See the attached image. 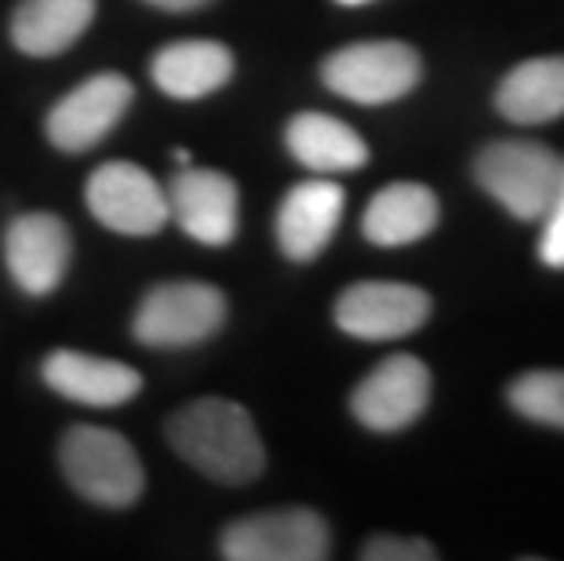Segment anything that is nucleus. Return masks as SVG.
Masks as SVG:
<instances>
[{"label": "nucleus", "instance_id": "1", "mask_svg": "<svg viewBox=\"0 0 564 561\" xmlns=\"http://www.w3.org/2000/svg\"><path fill=\"white\" fill-rule=\"evenodd\" d=\"M167 441L189 467L223 485H248L267 471L259 427L245 404L226 398L189 401L167 420Z\"/></svg>", "mask_w": 564, "mask_h": 561}, {"label": "nucleus", "instance_id": "2", "mask_svg": "<svg viewBox=\"0 0 564 561\" xmlns=\"http://www.w3.org/2000/svg\"><path fill=\"white\" fill-rule=\"evenodd\" d=\"M564 158L535 139H496L474 158V179L513 219L539 223L557 194Z\"/></svg>", "mask_w": 564, "mask_h": 561}, {"label": "nucleus", "instance_id": "3", "mask_svg": "<svg viewBox=\"0 0 564 561\" xmlns=\"http://www.w3.org/2000/svg\"><path fill=\"white\" fill-rule=\"evenodd\" d=\"M58 463L66 482L99 507H131L147 485L131 441L106 427H69L58 445Z\"/></svg>", "mask_w": 564, "mask_h": 561}, {"label": "nucleus", "instance_id": "4", "mask_svg": "<svg viewBox=\"0 0 564 561\" xmlns=\"http://www.w3.org/2000/svg\"><path fill=\"white\" fill-rule=\"evenodd\" d=\"M324 88L357 106H387L404 99L423 80V58L412 44L365 41L332 52L321 66Z\"/></svg>", "mask_w": 564, "mask_h": 561}, {"label": "nucleus", "instance_id": "5", "mask_svg": "<svg viewBox=\"0 0 564 561\" xmlns=\"http://www.w3.org/2000/svg\"><path fill=\"white\" fill-rule=\"evenodd\" d=\"M219 551L230 561H324L332 554V532L310 507L262 510L226 525Z\"/></svg>", "mask_w": 564, "mask_h": 561}, {"label": "nucleus", "instance_id": "6", "mask_svg": "<svg viewBox=\"0 0 564 561\" xmlns=\"http://www.w3.org/2000/svg\"><path fill=\"white\" fill-rule=\"evenodd\" d=\"M226 325V295L208 281H164L139 303L131 332L147 346H194Z\"/></svg>", "mask_w": 564, "mask_h": 561}, {"label": "nucleus", "instance_id": "7", "mask_svg": "<svg viewBox=\"0 0 564 561\" xmlns=\"http://www.w3.org/2000/svg\"><path fill=\"white\" fill-rule=\"evenodd\" d=\"M88 208L106 230L128 237H153L161 234L172 212H167V194L147 169L131 161L99 164L88 179Z\"/></svg>", "mask_w": 564, "mask_h": 561}, {"label": "nucleus", "instance_id": "8", "mask_svg": "<svg viewBox=\"0 0 564 561\" xmlns=\"http://www.w3.org/2000/svg\"><path fill=\"white\" fill-rule=\"evenodd\" d=\"M430 393H434L430 368L412 354H393L354 387L350 412L368 431L398 434L426 412Z\"/></svg>", "mask_w": 564, "mask_h": 561}, {"label": "nucleus", "instance_id": "9", "mask_svg": "<svg viewBox=\"0 0 564 561\" xmlns=\"http://www.w3.org/2000/svg\"><path fill=\"white\" fill-rule=\"evenodd\" d=\"M434 314V300L404 281H357L335 303V325L365 343L404 339Z\"/></svg>", "mask_w": 564, "mask_h": 561}, {"label": "nucleus", "instance_id": "10", "mask_svg": "<svg viewBox=\"0 0 564 561\" xmlns=\"http://www.w3.org/2000/svg\"><path fill=\"white\" fill-rule=\"evenodd\" d=\"M135 88L124 74H95L69 95H63L47 114V139L66 153H84L110 136L128 114Z\"/></svg>", "mask_w": 564, "mask_h": 561}, {"label": "nucleus", "instance_id": "11", "mask_svg": "<svg viewBox=\"0 0 564 561\" xmlns=\"http://www.w3.org/2000/svg\"><path fill=\"white\" fill-rule=\"evenodd\" d=\"M164 194L167 212L183 226L186 237H194V241L208 248H226L237 237V205H241V197H237V183L230 175L183 164Z\"/></svg>", "mask_w": 564, "mask_h": 561}, {"label": "nucleus", "instance_id": "12", "mask_svg": "<svg viewBox=\"0 0 564 561\" xmlns=\"http://www.w3.org/2000/svg\"><path fill=\"white\" fill-rule=\"evenodd\" d=\"M74 241H69L66 223L47 212L19 216L4 234V262L11 281L26 295L55 292L66 278Z\"/></svg>", "mask_w": 564, "mask_h": 561}, {"label": "nucleus", "instance_id": "13", "mask_svg": "<svg viewBox=\"0 0 564 561\" xmlns=\"http://www.w3.org/2000/svg\"><path fill=\"white\" fill-rule=\"evenodd\" d=\"M346 190L332 179H306L292 186L278 208V245L288 259H317L343 223Z\"/></svg>", "mask_w": 564, "mask_h": 561}, {"label": "nucleus", "instance_id": "14", "mask_svg": "<svg viewBox=\"0 0 564 561\" xmlns=\"http://www.w3.org/2000/svg\"><path fill=\"white\" fill-rule=\"evenodd\" d=\"M44 384L66 401L91 409H117L142 390V376L124 362L95 357L84 350H55L44 357Z\"/></svg>", "mask_w": 564, "mask_h": 561}, {"label": "nucleus", "instance_id": "15", "mask_svg": "<svg viewBox=\"0 0 564 561\" xmlns=\"http://www.w3.org/2000/svg\"><path fill=\"white\" fill-rule=\"evenodd\" d=\"M153 85L178 103H197L234 77V52L219 41L164 44L150 63Z\"/></svg>", "mask_w": 564, "mask_h": 561}, {"label": "nucleus", "instance_id": "16", "mask_svg": "<svg viewBox=\"0 0 564 561\" xmlns=\"http://www.w3.org/2000/svg\"><path fill=\"white\" fill-rule=\"evenodd\" d=\"M441 219L437 194L423 183H390L368 201L361 230L379 248H404L434 234Z\"/></svg>", "mask_w": 564, "mask_h": 561}, {"label": "nucleus", "instance_id": "17", "mask_svg": "<svg viewBox=\"0 0 564 561\" xmlns=\"http://www.w3.org/2000/svg\"><path fill=\"white\" fill-rule=\"evenodd\" d=\"M496 110L524 128L564 117V55H539L513 66L496 88Z\"/></svg>", "mask_w": 564, "mask_h": 561}, {"label": "nucleus", "instance_id": "18", "mask_svg": "<svg viewBox=\"0 0 564 561\" xmlns=\"http://www.w3.org/2000/svg\"><path fill=\"white\" fill-rule=\"evenodd\" d=\"M288 153L314 169L317 175H335V172H357L368 164V142L357 136L350 125H343L339 117L306 110L295 114L284 131Z\"/></svg>", "mask_w": 564, "mask_h": 561}, {"label": "nucleus", "instance_id": "19", "mask_svg": "<svg viewBox=\"0 0 564 561\" xmlns=\"http://www.w3.org/2000/svg\"><path fill=\"white\" fill-rule=\"evenodd\" d=\"M95 0H19L11 15V41L26 55H63L88 33Z\"/></svg>", "mask_w": 564, "mask_h": 561}, {"label": "nucleus", "instance_id": "20", "mask_svg": "<svg viewBox=\"0 0 564 561\" xmlns=\"http://www.w3.org/2000/svg\"><path fill=\"white\" fill-rule=\"evenodd\" d=\"M510 409L528 423L564 431V368H532L510 379L507 387Z\"/></svg>", "mask_w": 564, "mask_h": 561}, {"label": "nucleus", "instance_id": "21", "mask_svg": "<svg viewBox=\"0 0 564 561\" xmlns=\"http://www.w3.org/2000/svg\"><path fill=\"white\" fill-rule=\"evenodd\" d=\"M543 234H539V259L550 270H564V172L557 183V194L550 197L546 212L539 216Z\"/></svg>", "mask_w": 564, "mask_h": 561}, {"label": "nucleus", "instance_id": "22", "mask_svg": "<svg viewBox=\"0 0 564 561\" xmlns=\"http://www.w3.org/2000/svg\"><path fill=\"white\" fill-rule=\"evenodd\" d=\"M365 561H437V547L412 536H371L361 547Z\"/></svg>", "mask_w": 564, "mask_h": 561}, {"label": "nucleus", "instance_id": "23", "mask_svg": "<svg viewBox=\"0 0 564 561\" xmlns=\"http://www.w3.org/2000/svg\"><path fill=\"white\" fill-rule=\"evenodd\" d=\"M147 4L161 8V11H197L204 4H212V0H147Z\"/></svg>", "mask_w": 564, "mask_h": 561}, {"label": "nucleus", "instance_id": "24", "mask_svg": "<svg viewBox=\"0 0 564 561\" xmlns=\"http://www.w3.org/2000/svg\"><path fill=\"white\" fill-rule=\"evenodd\" d=\"M175 164L183 169V164H189V150H175Z\"/></svg>", "mask_w": 564, "mask_h": 561}, {"label": "nucleus", "instance_id": "25", "mask_svg": "<svg viewBox=\"0 0 564 561\" xmlns=\"http://www.w3.org/2000/svg\"><path fill=\"white\" fill-rule=\"evenodd\" d=\"M335 4H346V8H361V4H371V0H335Z\"/></svg>", "mask_w": 564, "mask_h": 561}]
</instances>
